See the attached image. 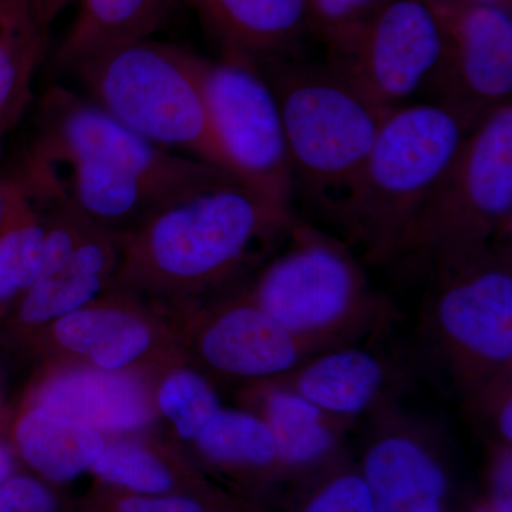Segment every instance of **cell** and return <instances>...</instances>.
<instances>
[{"label":"cell","instance_id":"cell-1","mask_svg":"<svg viewBox=\"0 0 512 512\" xmlns=\"http://www.w3.org/2000/svg\"><path fill=\"white\" fill-rule=\"evenodd\" d=\"M292 204L231 181L165 205L128 237L113 285L173 316L231 291L278 251Z\"/></svg>","mask_w":512,"mask_h":512},{"label":"cell","instance_id":"cell-2","mask_svg":"<svg viewBox=\"0 0 512 512\" xmlns=\"http://www.w3.org/2000/svg\"><path fill=\"white\" fill-rule=\"evenodd\" d=\"M476 124L433 101L390 110L352 190L330 214L366 264L390 265L410 222Z\"/></svg>","mask_w":512,"mask_h":512},{"label":"cell","instance_id":"cell-3","mask_svg":"<svg viewBox=\"0 0 512 512\" xmlns=\"http://www.w3.org/2000/svg\"><path fill=\"white\" fill-rule=\"evenodd\" d=\"M241 286L279 325L323 349L383 335L400 316L343 239L298 217L284 244Z\"/></svg>","mask_w":512,"mask_h":512},{"label":"cell","instance_id":"cell-4","mask_svg":"<svg viewBox=\"0 0 512 512\" xmlns=\"http://www.w3.org/2000/svg\"><path fill=\"white\" fill-rule=\"evenodd\" d=\"M256 69L278 101L293 183L332 214L352 190L390 110L328 63L289 59Z\"/></svg>","mask_w":512,"mask_h":512},{"label":"cell","instance_id":"cell-5","mask_svg":"<svg viewBox=\"0 0 512 512\" xmlns=\"http://www.w3.org/2000/svg\"><path fill=\"white\" fill-rule=\"evenodd\" d=\"M512 235V103L478 121L410 222L390 265L430 272Z\"/></svg>","mask_w":512,"mask_h":512},{"label":"cell","instance_id":"cell-6","mask_svg":"<svg viewBox=\"0 0 512 512\" xmlns=\"http://www.w3.org/2000/svg\"><path fill=\"white\" fill-rule=\"evenodd\" d=\"M200 56L144 39L106 50L73 70L94 103L124 126L165 150L234 175L205 100Z\"/></svg>","mask_w":512,"mask_h":512},{"label":"cell","instance_id":"cell-7","mask_svg":"<svg viewBox=\"0 0 512 512\" xmlns=\"http://www.w3.org/2000/svg\"><path fill=\"white\" fill-rule=\"evenodd\" d=\"M421 336L451 389L467 399L512 369V241L431 271Z\"/></svg>","mask_w":512,"mask_h":512},{"label":"cell","instance_id":"cell-8","mask_svg":"<svg viewBox=\"0 0 512 512\" xmlns=\"http://www.w3.org/2000/svg\"><path fill=\"white\" fill-rule=\"evenodd\" d=\"M23 353L42 367L131 372L151 379L188 362L170 318L119 286L40 329Z\"/></svg>","mask_w":512,"mask_h":512},{"label":"cell","instance_id":"cell-9","mask_svg":"<svg viewBox=\"0 0 512 512\" xmlns=\"http://www.w3.org/2000/svg\"><path fill=\"white\" fill-rule=\"evenodd\" d=\"M29 177L46 197L47 247L42 274L0 323V338L20 353L40 329L106 292L121 261L119 238L90 220L45 178Z\"/></svg>","mask_w":512,"mask_h":512},{"label":"cell","instance_id":"cell-10","mask_svg":"<svg viewBox=\"0 0 512 512\" xmlns=\"http://www.w3.org/2000/svg\"><path fill=\"white\" fill-rule=\"evenodd\" d=\"M39 113L35 143L29 151L33 156L90 158L180 197L239 181L220 167L151 143L94 101L62 87L45 94Z\"/></svg>","mask_w":512,"mask_h":512},{"label":"cell","instance_id":"cell-11","mask_svg":"<svg viewBox=\"0 0 512 512\" xmlns=\"http://www.w3.org/2000/svg\"><path fill=\"white\" fill-rule=\"evenodd\" d=\"M168 318L188 363L217 389L275 379L328 350L279 325L241 285Z\"/></svg>","mask_w":512,"mask_h":512},{"label":"cell","instance_id":"cell-12","mask_svg":"<svg viewBox=\"0 0 512 512\" xmlns=\"http://www.w3.org/2000/svg\"><path fill=\"white\" fill-rule=\"evenodd\" d=\"M325 46L332 69L392 110L423 89L439 64L443 40L424 0H389Z\"/></svg>","mask_w":512,"mask_h":512},{"label":"cell","instance_id":"cell-13","mask_svg":"<svg viewBox=\"0 0 512 512\" xmlns=\"http://www.w3.org/2000/svg\"><path fill=\"white\" fill-rule=\"evenodd\" d=\"M212 126L241 183L291 202L293 173L281 111L271 86L252 64L200 56Z\"/></svg>","mask_w":512,"mask_h":512},{"label":"cell","instance_id":"cell-14","mask_svg":"<svg viewBox=\"0 0 512 512\" xmlns=\"http://www.w3.org/2000/svg\"><path fill=\"white\" fill-rule=\"evenodd\" d=\"M440 26L439 64L424 84L430 101L471 120L512 103V9L474 0H424Z\"/></svg>","mask_w":512,"mask_h":512},{"label":"cell","instance_id":"cell-15","mask_svg":"<svg viewBox=\"0 0 512 512\" xmlns=\"http://www.w3.org/2000/svg\"><path fill=\"white\" fill-rule=\"evenodd\" d=\"M369 419L359 471L376 512H443L448 477L436 427L399 402Z\"/></svg>","mask_w":512,"mask_h":512},{"label":"cell","instance_id":"cell-16","mask_svg":"<svg viewBox=\"0 0 512 512\" xmlns=\"http://www.w3.org/2000/svg\"><path fill=\"white\" fill-rule=\"evenodd\" d=\"M80 421L106 437L154 430V379L131 372L42 367L22 402Z\"/></svg>","mask_w":512,"mask_h":512},{"label":"cell","instance_id":"cell-17","mask_svg":"<svg viewBox=\"0 0 512 512\" xmlns=\"http://www.w3.org/2000/svg\"><path fill=\"white\" fill-rule=\"evenodd\" d=\"M23 170L45 178L90 220L119 239L143 227L165 205L183 198L90 158L28 154Z\"/></svg>","mask_w":512,"mask_h":512},{"label":"cell","instance_id":"cell-18","mask_svg":"<svg viewBox=\"0 0 512 512\" xmlns=\"http://www.w3.org/2000/svg\"><path fill=\"white\" fill-rule=\"evenodd\" d=\"M235 402L271 430L284 480H309L346 456V434L355 424L330 416L275 380L239 386Z\"/></svg>","mask_w":512,"mask_h":512},{"label":"cell","instance_id":"cell-19","mask_svg":"<svg viewBox=\"0 0 512 512\" xmlns=\"http://www.w3.org/2000/svg\"><path fill=\"white\" fill-rule=\"evenodd\" d=\"M272 380L352 424L399 402L404 387V376L393 362L356 343L316 353Z\"/></svg>","mask_w":512,"mask_h":512},{"label":"cell","instance_id":"cell-20","mask_svg":"<svg viewBox=\"0 0 512 512\" xmlns=\"http://www.w3.org/2000/svg\"><path fill=\"white\" fill-rule=\"evenodd\" d=\"M224 59L259 67L291 59L309 30L305 0H191Z\"/></svg>","mask_w":512,"mask_h":512},{"label":"cell","instance_id":"cell-21","mask_svg":"<svg viewBox=\"0 0 512 512\" xmlns=\"http://www.w3.org/2000/svg\"><path fill=\"white\" fill-rule=\"evenodd\" d=\"M92 473L110 487L143 495L214 494L185 456L180 441L156 429L107 437Z\"/></svg>","mask_w":512,"mask_h":512},{"label":"cell","instance_id":"cell-22","mask_svg":"<svg viewBox=\"0 0 512 512\" xmlns=\"http://www.w3.org/2000/svg\"><path fill=\"white\" fill-rule=\"evenodd\" d=\"M9 436L20 463L55 484L69 483L92 470L107 441L80 421L26 403L13 410Z\"/></svg>","mask_w":512,"mask_h":512},{"label":"cell","instance_id":"cell-23","mask_svg":"<svg viewBox=\"0 0 512 512\" xmlns=\"http://www.w3.org/2000/svg\"><path fill=\"white\" fill-rule=\"evenodd\" d=\"M15 194L0 221V323L42 274L46 259V197L39 185L16 177Z\"/></svg>","mask_w":512,"mask_h":512},{"label":"cell","instance_id":"cell-24","mask_svg":"<svg viewBox=\"0 0 512 512\" xmlns=\"http://www.w3.org/2000/svg\"><path fill=\"white\" fill-rule=\"evenodd\" d=\"M190 444L205 464L227 476L258 484L284 480L271 430L242 407H221Z\"/></svg>","mask_w":512,"mask_h":512},{"label":"cell","instance_id":"cell-25","mask_svg":"<svg viewBox=\"0 0 512 512\" xmlns=\"http://www.w3.org/2000/svg\"><path fill=\"white\" fill-rule=\"evenodd\" d=\"M77 13L57 52L62 66L84 60L137 40L151 39L174 0H74Z\"/></svg>","mask_w":512,"mask_h":512},{"label":"cell","instance_id":"cell-26","mask_svg":"<svg viewBox=\"0 0 512 512\" xmlns=\"http://www.w3.org/2000/svg\"><path fill=\"white\" fill-rule=\"evenodd\" d=\"M45 36L33 0H0V127L6 131L32 99Z\"/></svg>","mask_w":512,"mask_h":512},{"label":"cell","instance_id":"cell-27","mask_svg":"<svg viewBox=\"0 0 512 512\" xmlns=\"http://www.w3.org/2000/svg\"><path fill=\"white\" fill-rule=\"evenodd\" d=\"M154 402L170 436L188 444L222 407L217 387L188 362L154 377Z\"/></svg>","mask_w":512,"mask_h":512},{"label":"cell","instance_id":"cell-28","mask_svg":"<svg viewBox=\"0 0 512 512\" xmlns=\"http://www.w3.org/2000/svg\"><path fill=\"white\" fill-rule=\"evenodd\" d=\"M309 480L315 483L299 512H376L369 488L348 454Z\"/></svg>","mask_w":512,"mask_h":512},{"label":"cell","instance_id":"cell-29","mask_svg":"<svg viewBox=\"0 0 512 512\" xmlns=\"http://www.w3.org/2000/svg\"><path fill=\"white\" fill-rule=\"evenodd\" d=\"M463 402L485 440L512 446V369L493 377Z\"/></svg>","mask_w":512,"mask_h":512},{"label":"cell","instance_id":"cell-30","mask_svg":"<svg viewBox=\"0 0 512 512\" xmlns=\"http://www.w3.org/2000/svg\"><path fill=\"white\" fill-rule=\"evenodd\" d=\"M101 494L93 500L92 512H218L227 503L215 494L143 495L128 493Z\"/></svg>","mask_w":512,"mask_h":512},{"label":"cell","instance_id":"cell-31","mask_svg":"<svg viewBox=\"0 0 512 512\" xmlns=\"http://www.w3.org/2000/svg\"><path fill=\"white\" fill-rule=\"evenodd\" d=\"M309 30L322 40L332 39L369 18L389 0H305Z\"/></svg>","mask_w":512,"mask_h":512},{"label":"cell","instance_id":"cell-32","mask_svg":"<svg viewBox=\"0 0 512 512\" xmlns=\"http://www.w3.org/2000/svg\"><path fill=\"white\" fill-rule=\"evenodd\" d=\"M55 491L42 478L15 474L0 488V512H59Z\"/></svg>","mask_w":512,"mask_h":512},{"label":"cell","instance_id":"cell-33","mask_svg":"<svg viewBox=\"0 0 512 512\" xmlns=\"http://www.w3.org/2000/svg\"><path fill=\"white\" fill-rule=\"evenodd\" d=\"M487 444V477L490 487L488 503L512 505V446L485 440Z\"/></svg>","mask_w":512,"mask_h":512},{"label":"cell","instance_id":"cell-34","mask_svg":"<svg viewBox=\"0 0 512 512\" xmlns=\"http://www.w3.org/2000/svg\"><path fill=\"white\" fill-rule=\"evenodd\" d=\"M10 420L0 419V488L19 471L20 461L9 436Z\"/></svg>","mask_w":512,"mask_h":512},{"label":"cell","instance_id":"cell-35","mask_svg":"<svg viewBox=\"0 0 512 512\" xmlns=\"http://www.w3.org/2000/svg\"><path fill=\"white\" fill-rule=\"evenodd\" d=\"M72 2L73 0H33L37 22L45 35L57 16Z\"/></svg>","mask_w":512,"mask_h":512},{"label":"cell","instance_id":"cell-36","mask_svg":"<svg viewBox=\"0 0 512 512\" xmlns=\"http://www.w3.org/2000/svg\"><path fill=\"white\" fill-rule=\"evenodd\" d=\"M16 185H18L16 177L0 178V221H2L3 215L8 210L10 200H12L13 194L16 191Z\"/></svg>","mask_w":512,"mask_h":512},{"label":"cell","instance_id":"cell-37","mask_svg":"<svg viewBox=\"0 0 512 512\" xmlns=\"http://www.w3.org/2000/svg\"><path fill=\"white\" fill-rule=\"evenodd\" d=\"M2 342V338H0ZM13 410L8 404V396H6V376L3 370L2 362H0V419H8L12 417Z\"/></svg>","mask_w":512,"mask_h":512},{"label":"cell","instance_id":"cell-38","mask_svg":"<svg viewBox=\"0 0 512 512\" xmlns=\"http://www.w3.org/2000/svg\"><path fill=\"white\" fill-rule=\"evenodd\" d=\"M474 2L491 3V5H500L512 9V0H474Z\"/></svg>","mask_w":512,"mask_h":512},{"label":"cell","instance_id":"cell-39","mask_svg":"<svg viewBox=\"0 0 512 512\" xmlns=\"http://www.w3.org/2000/svg\"><path fill=\"white\" fill-rule=\"evenodd\" d=\"M470 512H493L491 511L490 504L488 501H484V503L478 504L477 507H474Z\"/></svg>","mask_w":512,"mask_h":512},{"label":"cell","instance_id":"cell-40","mask_svg":"<svg viewBox=\"0 0 512 512\" xmlns=\"http://www.w3.org/2000/svg\"><path fill=\"white\" fill-rule=\"evenodd\" d=\"M6 130L5 128L0 127V141H2L3 136H5Z\"/></svg>","mask_w":512,"mask_h":512},{"label":"cell","instance_id":"cell-41","mask_svg":"<svg viewBox=\"0 0 512 512\" xmlns=\"http://www.w3.org/2000/svg\"><path fill=\"white\" fill-rule=\"evenodd\" d=\"M218 512H227V510H224V511H218Z\"/></svg>","mask_w":512,"mask_h":512}]
</instances>
